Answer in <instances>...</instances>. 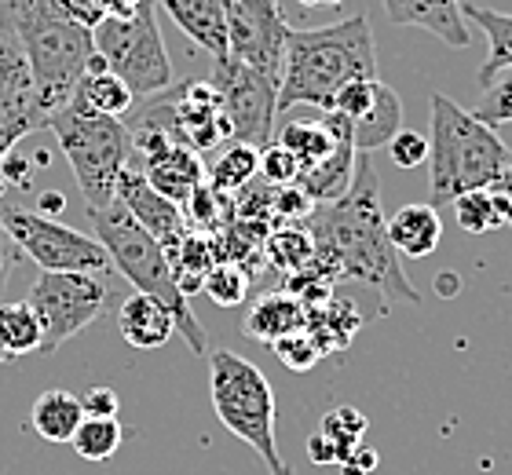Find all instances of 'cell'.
Returning <instances> with one entry per match:
<instances>
[{
	"mask_svg": "<svg viewBox=\"0 0 512 475\" xmlns=\"http://www.w3.org/2000/svg\"><path fill=\"white\" fill-rule=\"evenodd\" d=\"M304 227L315 238V260L333 278H359L374 285L392 304H417L421 296L406 282L399 253L388 242L381 212V187H377L370 154H359L355 180L337 201L315 205Z\"/></svg>",
	"mask_w": 512,
	"mask_h": 475,
	"instance_id": "6da1fadb",
	"label": "cell"
},
{
	"mask_svg": "<svg viewBox=\"0 0 512 475\" xmlns=\"http://www.w3.org/2000/svg\"><path fill=\"white\" fill-rule=\"evenodd\" d=\"M355 77H377L374 30L366 15H352L319 30H293L278 70V114L293 106L333 110V99Z\"/></svg>",
	"mask_w": 512,
	"mask_h": 475,
	"instance_id": "7a4b0ae2",
	"label": "cell"
},
{
	"mask_svg": "<svg viewBox=\"0 0 512 475\" xmlns=\"http://www.w3.org/2000/svg\"><path fill=\"white\" fill-rule=\"evenodd\" d=\"M0 11L26 55L37 103L52 117L59 106L70 103L88 59L96 55L92 30L63 15L55 0H0Z\"/></svg>",
	"mask_w": 512,
	"mask_h": 475,
	"instance_id": "3957f363",
	"label": "cell"
},
{
	"mask_svg": "<svg viewBox=\"0 0 512 475\" xmlns=\"http://www.w3.org/2000/svg\"><path fill=\"white\" fill-rule=\"evenodd\" d=\"M432 136H428V205H450L469 190H487L505 165L509 147L491 125L461 110L450 95L432 92Z\"/></svg>",
	"mask_w": 512,
	"mask_h": 475,
	"instance_id": "277c9868",
	"label": "cell"
},
{
	"mask_svg": "<svg viewBox=\"0 0 512 475\" xmlns=\"http://www.w3.org/2000/svg\"><path fill=\"white\" fill-rule=\"evenodd\" d=\"M88 223L96 231V242L107 249L110 264L118 275H125L136 285V293L154 296L176 322V333L187 340V348L194 355H209V333L202 329V322L194 318L191 300L180 293V285L172 278L169 256L161 249V242L154 234H147L132 216L125 212L118 198L103 205V209H88Z\"/></svg>",
	"mask_w": 512,
	"mask_h": 475,
	"instance_id": "5b68a950",
	"label": "cell"
},
{
	"mask_svg": "<svg viewBox=\"0 0 512 475\" xmlns=\"http://www.w3.org/2000/svg\"><path fill=\"white\" fill-rule=\"evenodd\" d=\"M209 395L220 424L235 439L253 446L267 472L282 465L275 443V391L256 362L227 348L209 351Z\"/></svg>",
	"mask_w": 512,
	"mask_h": 475,
	"instance_id": "8992f818",
	"label": "cell"
},
{
	"mask_svg": "<svg viewBox=\"0 0 512 475\" xmlns=\"http://www.w3.org/2000/svg\"><path fill=\"white\" fill-rule=\"evenodd\" d=\"M44 128H52L55 139H59V150H63L70 169H74L88 209L110 205L121 169L128 165L125 121L121 117L88 114V110H77L74 103H66L48 117Z\"/></svg>",
	"mask_w": 512,
	"mask_h": 475,
	"instance_id": "52a82bcc",
	"label": "cell"
},
{
	"mask_svg": "<svg viewBox=\"0 0 512 475\" xmlns=\"http://www.w3.org/2000/svg\"><path fill=\"white\" fill-rule=\"evenodd\" d=\"M158 0H143L125 19H99L92 30L96 55L107 63L110 74H118L132 95H158L172 85V63L161 41L158 19H154Z\"/></svg>",
	"mask_w": 512,
	"mask_h": 475,
	"instance_id": "ba28073f",
	"label": "cell"
},
{
	"mask_svg": "<svg viewBox=\"0 0 512 475\" xmlns=\"http://www.w3.org/2000/svg\"><path fill=\"white\" fill-rule=\"evenodd\" d=\"M26 304L41 318V355H52L107 311V285L81 271H41Z\"/></svg>",
	"mask_w": 512,
	"mask_h": 475,
	"instance_id": "9c48e42d",
	"label": "cell"
},
{
	"mask_svg": "<svg viewBox=\"0 0 512 475\" xmlns=\"http://www.w3.org/2000/svg\"><path fill=\"white\" fill-rule=\"evenodd\" d=\"M0 216L19 245V253L30 256L41 271H81V275L114 271L107 249L96 238L52 220V216H41V212L22 209V205H0Z\"/></svg>",
	"mask_w": 512,
	"mask_h": 475,
	"instance_id": "30bf717a",
	"label": "cell"
},
{
	"mask_svg": "<svg viewBox=\"0 0 512 475\" xmlns=\"http://www.w3.org/2000/svg\"><path fill=\"white\" fill-rule=\"evenodd\" d=\"M213 88L220 95L231 139L264 150L271 143L278 117V81L238 59H213Z\"/></svg>",
	"mask_w": 512,
	"mask_h": 475,
	"instance_id": "8fae6325",
	"label": "cell"
},
{
	"mask_svg": "<svg viewBox=\"0 0 512 475\" xmlns=\"http://www.w3.org/2000/svg\"><path fill=\"white\" fill-rule=\"evenodd\" d=\"M224 15L227 55L278 81L286 41L293 33V26L278 8V0H224Z\"/></svg>",
	"mask_w": 512,
	"mask_h": 475,
	"instance_id": "7c38bea8",
	"label": "cell"
},
{
	"mask_svg": "<svg viewBox=\"0 0 512 475\" xmlns=\"http://www.w3.org/2000/svg\"><path fill=\"white\" fill-rule=\"evenodd\" d=\"M114 198L125 205V212L139 223V227H143V231L158 238L165 253H169L172 245L187 234V223H183L180 205L169 201L165 194H158V190L147 183V176H143L139 169H132V165L121 169L118 187H114Z\"/></svg>",
	"mask_w": 512,
	"mask_h": 475,
	"instance_id": "4fadbf2b",
	"label": "cell"
},
{
	"mask_svg": "<svg viewBox=\"0 0 512 475\" xmlns=\"http://www.w3.org/2000/svg\"><path fill=\"white\" fill-rule=\"evenodd\" d=\"M384 15L395 26H417L447 48H469L472 33L461 11V0H381Z\"/></svg>",
	"mask_w": 512,
	"mask_h": 475,
	"instance_id": "5bb4252c",
	"label": "cell"
},
{
	"mask_svg": "<svg viewBox=\"0 0 512 475\" xmlns=\"http://www.w3.org/2000/svg\"><path fill=\"white\" fill-rule=\"evenodd\" d=\"M344 139H352V125H348L341 114H333V110H326L322 117L282 121V128H278V143L286 150H293V158L300 161V169H311V165H319L322 158H330Z\"/></svg>",
	"mask_w": 512,
	"mask_h": 475,
	"instance_id": "9a60e30c",
	"label": "cell"
},
{
	"mask_svg": "<svg viewBox=\"0 0 512 475\" xmlns=\"http://www.w3.org/2000/svg\"><path fill=\"white\" fill-rule=\"evenodd\" d=\"M384 231H388V242H392L395 253L410 256V260H425L439 249L443 242V220H439V209L428 205V201H410V205H399V209L384 220Z\"/></svg>",
	"mask_w": 512,
	"mask_h": 475,
	"instance_id": "2e32d148",
	"label": "cell"
},
{
	"mask_svg": "<svg viewBox=\"0 0 512 475\" xmlns=\"http://www.w3.org/2000/svg\"><path fill=\"white\" fill-rule=\"evenodd\" d=\"M169 19L191 37L209 59H227V15L224 0H161Z\"/></svg>",
	"mask_w": 512,
	"mask_h": 475,
	"instance_id": "e0dca14e",
	"label": "cell"
},
{
	"mask_svg": "<svg viewBox=\"0 0 512 475\" xmlns=\"http://www.w3.org/2000/svg\"><path fill=\"white\" fill-rule=\"evenodd\" d=\"M304 326H308V307L300 304L293 293H286V289H275V293H264L249 307L242 333L253 337L256 344L271 348L275 340L289 337V333H300Z\"/></svg>",
	"mask_w": 512,
	"mask_h": 475,
	"instance_id": "ac0fdd59",
	"label": "cell"
},
{
	"mask_svg": "<svg viewBox=\"0 0 512 475\" xmlns=\"http://www.w3.org/2000/svg\"><path fill=\"white\" fill-rule=\"evenodd\" d=\"M118 329L121 337L139 351H158L165 348L176 333V322L165 307L147 293H128L118 307Z\"/></svg>",
	"mask_w": 512,
	"mask_h": 475,
	"instance_id": "d6986e66",
	"label": "cell"
},
{
	"mask_svg": "<svg viewBox=\"0 0 512 475\" xmlns=\"http://www.w3.org/2000/svg\"><path fill=\"white\" fill-rule=\"evenodd\" d=\"M81 421H85V406H81V395H74V391L52 388L33 399L30 424L44 443H70Z\"/></svg>",
	"mask_w": 512,
	"mask_h": 475,
	"instance_id": "ffe728a7",
	"label": "cell"
},
{
	"mask_svg": "<svg viewBox=\"0 0 512 475\" xmlns=\"http://www.w3.org/2000/svg\"><path fill=\"white\" fill-rule=\"evenodd\" d=\"M355 161H359V150H355L352 139H344L341 147L333 150L330 158H322L319 165L311 169H300L297 187L308 194L315 205H326V201H337L344 190L352 187L355 180Z\"/></svg>",
	"mask_w": 512,
	"mask_h": 475,
	"instance_id": "44dd1931",
	"label": "cell"
},
{
	"mask_svg": "<svg viewBox=\"0 0 512 475\" xmlns=\"http://www.w3.org/2000/svg\"><path fill=\"white\" fill-rule=\"evenodd\" d=\"M169 267H172V278L180 285V293L191 300L194 293H202L205 275L220 264V256H216V238L213 234H202V231H191L183 234L180 242L172 245L169 253Z\"/></svg>",
	"mask_w": 512,
	"mask_h": 475,
	"instance_id": "7402d4cb",
	"label": "cell"
},
{
	"mask_svg": "<svg viewBox=\"0 0 512 475\" xmlns=\"http://www.w3.org/2000/svg\"><path fill=\"white\" fill-rule=\"evenodd\" d=\"M461 11H465V19L476 22L483 30V37H487V59L480 63V74H476L480 88H487L494 77L512 66V15L494 11V8H480V4H461Z\"/></svg>",
	"mask_w": 512,
	"mask_h": 475,
	"instance_id": "603a6c76",
	"label": "cell"
},
{
	"mask_svg": "<svg viewBox=\"0 0 512 475\" xmlns=\"http://www.w3.org/2000/svg\"><path fill=\"white\" fill-rule=\"evenodd\" d=\"M70 103L77 110H88V114L125 117L132 114L136 95H132V88L118 74H110V70H85V77L77 81L74 95H70Z\"/></svg>",
	"mask_w": 512,
	"mask_h": 475,
	"instance_id": "cb8c5ba5",
	"label": "cell"
},
{
	"mask_svg": "<svg viewBox=\"0 0 512 475\" xmlns=\"http://www.w3.org/2000/svg\"><path fill=\"white\" fill-rule=\"evenodd\" d=\"M256 169H260V150L249 147V143H238V139H227L220 154L209 161L205 183L227 194V198H235L238 190H246L256 180Z\"/></svg>",
	"mask_w": 512,
	"mask_h": 475,
	"instance_id": "d4e9b609",
	"label": "cell"
},
{
	"mask_svg": "<svg viewBox=\"0 0 512 475\" xmlns=\"http://www.w3.org/2000/svg\"><path fill=\"white\" fill-rule=\"evenodd\" d=\"M315 264V238L304 223H282L278 231H267L264 238V267L297 275Z\"/></svg>",
	"mask_w": 512,
	"mask_h": 475,
	"instance_id": "484cf974",
	"label": "cell"
},
{
	"mask_svg": "<svg viewBox=\"0 0 512 475\" xmlns=\"http://www.w3.org/2000/svg\"><path fill=\"white\" fill-rule=\"evenodd\" d=\"M41 318L26 300H0V348L8 351L11 359L41 351Z\"/></svg>",
	"mask_w": 512,
	"mask_h": 475,
	"instance_id": "4316f807",
	"label": "cell"
},
{
	"mask_svg": "<svg viewBox=\"0 0 512 475\" xmlns=\"http://www.w3.org/2000/svg\"><path fill=\"white\" fill-rule=\"evenodd\" d=\"M180 212H183V223H187L191 231L220 234L227 223L235 220V198H227V194H220V190L209 187V183L202 180L191 194H187Z\"/></svg>",
	"mask_w": 512,
	"mask_h": 475,
	"instance_id": "83f0119b",
	"label": "cell"
},
{
	"mask_svg": "<svg viewBox=\"0 0 512 475\" xmlns=\"http://www.w3.org/2000/svg\"><path fill=\"white\" fill-rule=\"evenodd\" d=\"M121 443H125V428L118 417H85L70 439L77 457L85 461H110L121 450Z\"/></svg>",
	"mask_w": 512,
	"mask_h": 475,
	"instance_id": "f1b7e54d",
	"label": "cell"
},
{
	"mask_svg": "<svg viewBox=\"0 0 512 475\" xmlns=\"http://www.w3.org/2000/svg\"><path fill=\"white\" fill-rule=\"evenodd\" d=\"M388 95V85L377 77H355L337 92L333 99V114H341L352 128H359L366 117H374V110L381 106V99Z\"/></svg>",
	"mask_w": 512,
	"mask_h": 475,
	"instance_id": "f546056e",
	"label": "cell"
},
{
	"mask_svg": "<svg viewBox=\"0 0 512 475\" xmlns=\"http://www.w3.org/2000/svg\"><path fill=\"white\" fill-rule=\"evenodd\" d=\"M366 428H370V421H366L355 406H337V410H330L326 417H322L319 435H326V439H330V446L337 450V461H344L355 446L363 443ZM337 468H341V465H337Z\"/></svg>",
	"mask_w": 512,
	"mask_h": 475,
	"instance_id": "4dcf8cb0",
	"label": "cell"
},
{
	"mask_svg": "<svg viewBox=\"0 0 512 475\" xmlns=\"http://www.w3.org/2000/svg\"><path fill=\"white\" fill-rule=\"evenodd\" d=\"M249 285H253V275H249L246 267L231 264V260H220V264L205 275L202 293L209 296L216 307H238V304H246Z\"/></svg>",
	"mask_w": 512,
	"mask_h": 475,
	"instance_id": "1f68e13d",
	"label": "cell"
},
{
	"mask_svg": "<svg viewBox=\"0 0 512 475\" xmlns=\"http://www.w3.org/2000/svg\"><path fill=\"white\" fill-rule=\"evenodd\" d=\"M450 205H454V220H458V227L465 234H491L502 227V216H498L491 190H469V194L454 198Z\"/></svg>",
	"mask_w": 512,
	"mask_h": 475,
	"instance_id": "d6a6232c",
	"label": "cell"
},
{
	"mask_svg": "<svg viewBox=\"0 0 512 475\" xmlns=\"http://www.w3.org/2000/svg\"><path fill=\"white\" fill-rule=\"evenodd\" d=\"M472 117H480L483 125H509L512 121V66L502 70V74L494 77L491 85L480 92V103L472 110Z\"/></svg>",
	"mask_w": 512,
	"mask_h": 475,
	"instance_id": "836d02e7",
	"label": "cell"
},
{
	"mask_svg": "<svg viewBox=\"0 0 512 475\" xmlns=\"http://www.w3.org/2000/svg\"><path fill=\"white\" fill-rule=\"evenodd\" d=\"M271 348H275L278 362H282L286 370H293V373H308V370H315V366H319V359H322L319 340L311 337L308 329H300V333H289V337L275 340Z\"/></svg>",
	"mask_w": 512,
	"mask_h": 475,
	"instance_id": "e575fe53",
	"label": "cell"
},
{
	"mask_svg": "<svg viewBox=\"0 0 512 475\" xmlns=\"http://www.w3.org/2000/svg\"><path fill=\"white\" fill-rule=\"evenodd\" d=\"M256 176L267 183V187H289V183H297L300 176V161L293 158V150H286L282 143H267L264 150H260V169H256Z\"/></svg>",
	"mask_w": 512,
	"mask_h": 475,
	"instance_id": "d590c367",
	"label": "cell"
},
{
	"mask_svg": "<svg viewBox=\"0 0 512 475\" xmlns=\"http://www.w3.org/2000/svg\"><path fill=\"white\" fill-rule=\"evenodd\" d=\"M384 150H388V158H392L395 169H421V161H428V139L421 136V132H414V128H399L388 143H384Z\"/></svg>",
	"mask_w": 512,
	"mask_h": 475,
	"instance_id": "8d00e7d4",
	"label": "cell"
},
{
	"mask_svg": "<svg viewBox=\"0 0 512 475\" xmlns=\"http://www.w3.org/2000/svg\"><path fill=\"white\" fill-rule=\"evenodd\" d=\"M311 209H315V201H311L297 183H289V187H275V194H271V220L300 223V220H308Z\"/></svg>",
	"mask_w": 512,
	"mask_h": 475,
	"instance_id": "74e56055",
	"label": "cell"
},
{
	"mask_svg": "<svg viewBox=\"0 0 512 475\" xmlns=\"http://www.w3.org/2000/svg\"><path fill=\"white\" fill-rule=\"evenodd\" d=\"M81 406H85V417H118L121 413V399L118 391L107 388V384H96L81 395Z\"/></svg>",
	"mask_w": 512,
	"mask_h": 475,
	"instance_id": "f35d334b",
	"label": "cell"
},
{
	"mask_svg": "<svg viewBox=\"0 0 512 475\" xmlns=\"http://www.w3.org/2000/svg\"><path fill=\"white\" fill-rule=\"evenodd\" d=\"M491 198L494 205H498V216H502V227H509L512 231V165H505L498 176L491 180Z\"/></svg>",
	"mask_w": 512,
	"mask_h": 475,
	"instance_id": "ab89813d",
	"label": "cell"
},
{
	"mask_svg": "<svg viewBox=\"0 0 512 475\" xmlns=\"http://www.w3.org/2000/svg\"><path fill=\"white\" fill-rule=\"evenodd\" d=\"M63 15H70L74 22L88 26V30H96L99 19H103V8H99V0H55Z\"/></svg>",
	"mask_w": 512,
	"mask_h": 475,
	"instance_id": "60d3db41",
	"label": "cell"
},
{
	"mask_svg": "<svg viewBox=\"0 0 512 475\" xmlns=\"http://www.w3.org/2000/svg\"><path fill=\"white\" fill-rule=\"evenodd\" d=\"M19 260H22L19 245H15V238H11L8 227H4V216H0V293L8 289V278H11V271H15Z\"/></svg>",
	"mask_w": 512,
	"mask_h": 475,
	"instance_id": "b9f144b4",
	"label": "cell"
},
{
	"mask_svg": "<svg viewBox=\"0 0 512 475\" xmlns=\"http://www.w3.org/2000/svg\"><path fill=\"white\" fill-rule=\"evenodd\" d=\"M374 468H377V450H370L363 443L341 461V475H374Z\"/></svg>",
	"mask_w": 512,
	"mask_h": 475,
	"instance_id": "7bdbcfd3",
	"label": "cell"
},
{
	"mask_svg": "<svg viewBox=\"0 0 512 475\" xmlns=\"http://www.w3.org/2000/svg\"><path fill=\"white\" fill-rule=\"evenodd\" d=\"M308 461H311V465H322V468L341 465V461H337V450L330 446V439H326V435H319V432L308 439Z\"/></svg>",
	"mask_w": 512,
	"mask_h": 475,
	"instance_id": "ee69618b",
	"label": "cell"
},
{
	"mask_svg": "<svg viewBox=\"0 0 512 475\" xmlns=\"http://www.w3.org/2000/svg\"><path fill=\"white\" fill-rule=\"evenodd\" d=\"M143 0H99V8H103V19H125V15H132V11L139 8Z\"/></svg>",
	"mask_w": 512,
	"mask_h": 475,
	"instance_id": "f6af8a7d",
	"label": "cell"
},
{
	"mask_svg": "<svg viewBox=\"0 0 512 475\" xmlns=\"http://www.w3.org/2000/svg\"><path fill=\"white\" fill-rule=\"evenodd\" d=\"M52 212H63V194L48 190V194H41V216H52Z\"/></svg>",
	"mask_w": 512,
	"mask_h": 475,
	"instance_id": "bcb514c9",
	"label": "cell"
},
{
	"mask_svg": "<svg viewBox=\"0 0 512 475\" xmlns=\"http://www.w3.org/2000/svg\"><path fill=\"white\" fill-rule=\"evenodd\" d=\"M300 8H341L344 0H297Z\"/></svg>",
	"mask_w": 512,
	"mask_h": 475,
	"instance_id": "7dc6e473",
	"label": "cell"
},
{
	"mask_svg": "<svg viewBox=\"0 0 512 475\" xmlns=\"http://www.w3.org/2000/svg\"><path fill=\"white\" fill-rule=\"evenodd\" d=\"M271 475H293V468H289L286 461H282V465H278V468H271Z\"/></svg>",
	"mask_w": 512,
	"mask_h": 475,
	"instance_id": "c3c4849f",
	"label": "cell"
},
{
	"mask_svg": "<svg viewBox=\"0 0 512 475\" xmlns=\"http://www.w3.org/2000/svg\"><path fill=\"white\" fill-rule=\"evenodd\" d=\"M8 150H11V147H8V143H4V139H0V161L8 158Z\"/></svg>",
	"mask_w": 512,
	"mask_h": 475,
	"instance_id": "681fc988",
	"label": "cell"
},
{
	"mask_svg": "<svg viewBox=\"0 0 512 475\" xmlns=\"http://www.w3.org/2000/svg\"><path fill=\"white\" fill-rule=\"evenodd\" d=\"M11 359V355H8V351H4V348H0V366H4V362H8Z\"/></svg>",
	"mask_w": 512,
	"mask_h": 475,
	"instance_id": "f907efd6",
	"label": "cell"
}]
</instances>
